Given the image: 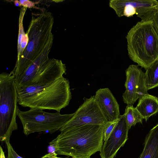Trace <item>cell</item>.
Wrapping results in <instances>:
<instances>
[{
  "instance_id": "obj_1",
  "label": "cell",
  "mask_w": 158,
  "mask_h": 158,
  "mask_svg": "<svg viewBox=\"0 0 158 158\" xmlns=\"http://www.w3.org/2000/svg\"><path fill=\"white\" fill-rule=\"evenodd\" d=\"M104 125H87L60 131V134L49 143L57 155L73 158H89L102 150Z\"/></svg>"
},
{
  "instance_id": "obj_2",
  "label": "cell",
  "mask_w": 158,
  "mask_h": 158,
  "mask_svg": "<svg viewBox=\"0 0 158 158\" xmlns=\"http://www.w3.org/2000/svg\"><path fill=\"white\" fill-rule=\"evenodd\" d=\"M16 89L18 104L30 108L60 112L69 105L72 98L69 82L63 77L51 83L39 85H16Z\"/></svg>"
},
{
  "instance_id": "obj_3",
  "label": "cell",
  "mask_w": 158,
  "mask_h": 158,
  "mask_svg": "<svg viewBox=\"0 0 158 158\" xmlns=\"http://www.w3.org/2000/svg\"><path fill=\"white\" fill-rule=\"evenodd\" d=\"M53 23V16L50 12L44 10L33 15L26 33L28 37L27 45L10 73L15 79L47 48L52 46Z\"/></svg>"
},
{
  "instance_id": "obj_4",
  "label": "cell",
  "mask_w": 158,
  "mask_h": 158,
  "mask_svg": "<svg viewBox=\"0 0 158 158\" xmlns=\"http://www.w3.org/2000/svg\"><path fill=\"white\" fill-rule=\"evenodd\" d=\"M130 59L146 70L158 59V34L152 19L138 22L126 36Z\"/></svg>"
},
{
  "instance_id": "obj_5",
  "label": "cell",
  "mask_w": 158,
  "mask_h": 158,
  "mask_svg": "<svg viewBox=\"0 0 158 158\" xmlns=\"http://www.w3.org/2000/svg\"><path fill=\"white\" fill-rule=\"evenodd\" d=\"M16 85L14 76L3 72L0 74V140H10L12 132L18 129L16 118L18 105Z\"/></svg>"
},
{
  "instance_id": "obj_6",
  "label": "cell",
  "mask_w": 158,
  "mask_h": 158,
  "mask_svg": "<svg viewBox=\"0 0 158 158\" xmlns=\"http://www.w3.org/2000/svg\"><path fill=\"white\" fill-rule=\"evenodd\" d=\"M74 114H62L59 112L52 113L30 108L27 111L19 109L17 116L23 125L24 134L28 135L37 132L52 134L60 131Z\"/></svg>"
},
{
  "instance_id": "obj_7",
  "label": "cell",
  "mask_w": 158,
  "mask_h": 158,
  "mask_svg": "<svg viewBox=\"0 0 158 158\" xmlns=\"http://www.w3.org/2000/svg\"><path fill=\"white\" fill-rule=\"evenodd\" d=\"M109 5L119 17L136 14L143 21L152 19L158 10L156 0H111Z\"/></svg>"
},
{
  "instance_id": "obj_8",
  "label": "cell",
  "mask_w": 158,
  "mask_h": 158,
  "mask_svg": "<svg viewBox=\"0 0 158 158\" xmlns=\"http://www.w3.org/2000/svg\"><path fill=\"white\" fill-rule=\"evenodd\" d=\"M84 102L60 131L87 125H104L107 122L97 104L94 95L84 97Z\"/></svg>"
},
{
  "instance_id": "obj_9",
  "label": "cell",
  "mask_w": 158,
  "mask_h": 158,
  "mask_svg": "<svg viewBox=\"0 0 158 158\" xmlns=\"http://www.w3.org/2000/svg\"><path fill=\"white\" fill-rule=\"evenodd\" d=\"M126 90L123 94L124 102L127 105H133L139 98L148 94L145 74L135 65H130L126 70Z\"/></svg>"
},
{
  "instance_id": "obj_10",
  "label": "cell",
  "mask_w": 158,
  "mask_h": 158,
  "mask_svg": "<svg viewBox=\"0 0 158 158\" xmlns=\"http://www.w3.org/2000/svg\"><path fill=\"white\" fill-rule=\"evenodd\" d=\"M129 130L124 114L120 115L119 121L112 134L103 143L100 153L101 158H114L127 140Z\"/></svg>"
},
{
  "instance_id": "obj_11",
  "label": "cell",
  "mask_w": 158,
  "mask_h": 158,
  "mask_svg": "<svg viewBox=\"0 0 158 158\" xmlns=\"http://www.w3.org/2000/svg\"><path fill=\"white\" fill-rule=\"evenodd\" d=\"M95 101L108 122L113 121L120 116L119 105L110 90L108 88H101L96 92Z\"/></svg>"
},
{
  "instance_id": "obj_12",
  "label": "cell",
  "mask_w": 158,
  "mask_h": 158,
  "mask_svg": "<svg viewBox=\"0 0 158 158\" xmlns=\"http://www.w3.org/2000/svg\"><path fill=\"white\" fill-rule=\"evenodd\" d=\"M50 49L47 48L29 65L19 76L15 79L16 85L28 86L35 77L39 68L49 59Z\"/></svg>"
},
{
  "instance_id": "obj_13",
  "label": "cell",
  "mask_w": 158,
  "mask_h": 158,
  "mask_svg": "<svg viewBox=\"0 0 158 158\" xmlns=\"http://www.w3.org/2000/svg\"><path fill=\"white\" fill-rule=\"evenodd\" d=\"M139 158H158V124L146 135L143 149Z\"/></svg>"
},
{
  "instance_id": "obj_14",
  "label": "cell",
  "mask_w": 158,
  "mask_h": 158,
  "mask_svg": "<svg viewBox=\"0 0 158 158\" xmlns=\"http://www.w3.org/2000/svg\"><path fill=\"white\" fill-rule=\"evenodd\" d=\"M136 108L146 121L158 113V98L148 94H145L139 99Z\"/></svg>"
},
{
  "instance_id": "obj_15",
  "label": "cell",
  "mask_w": 158,
  "mask_h": 158,
  "mask_svg": "<svg viewBox=\"0 0 158 158\" xmlns=\"http://www.w3.org/2000/svg\"><path fill=\"white\" fill-rule=\"evenodd\" d=\"M123 114L129 130L137 123H142L144 119L136 107H134L133 105H127Z\"/></svg>"
},
{
  "instance_id": "obj_16",
  "label": "cell",
  "mask_w": 158,
  "mask_h": 158,
  "mask_svg": "<svg viewBox=\"0 0 158 158\" xmlns=\"http://www.w3.org/2000/svg\"><path fill=\"white\" fill-rule=\"evenodd\" d=\"M145 74L148 90L158 86V59L146 70Z\"/></svg>"
},
{
  "instance_id": "obj_17",
  "label": "cell",
  "mask_w": 158,
  "mask_h": 158,
  "mask_svg": "<svg viewBox=\"0 0 158 158\" xmlns=\"http://www.w3.org/2000/svg\"><path fill=\"white\" fill-rule=\"evenodd\" d=\"M27 8V7L23 6L20 10L19 19V31L18 41V53L17 60H18L19 58L20 45L22 41L23 37V35L25 34L24 30L23 21L24 15Z\"/></svg>"
},
{
  "instance_id": "obj_18",
  "label": "cell",
  "mask_w": 158,
  "mask_h": 158,
  "mask_svg": "<svg viewBox=\"0 0 158 158\" xmlns=\"http://www.w3.org/2000/svg\"><path fill=\"white\" fill-rule=\"evenodd\" d=\"M119 120L118 119L116 120L111 121H107L104 125L103 135V140L106 141L114 131Z\"/></svg>"
},
{
  "instance_id": "obj_19",
  "label": "cell",
  "mask_w": 158,
  "mask_h": 158,
  "mask_svg": "<svg viewBox=\"0 0 158 158\" xmlns=\"http://www.w3.org/2000/svg\"><path fill=\"white\" fill-rule=\"evenodd\" d=\"M8 151V158H23L18 155L14 150L10 140L6 141Z\"/></svg>"
},
{
  "instance_id": "obj_20",
  "label": "cell",
  "mask_w": 158,
  "mask_h": 158,
  "mask_svg": "<svg viewBox=\"0 0 158 158\" xmlns=\"http://www.w3.org/2000/svg\"><path fill=\"white\" fill-rule=\"evenodd\" d=\"M28 37L27 34L26 33H25V34L23 35V36L22 41L21 44L19 52V56L23 53L24 49L27 47L28 43Z\"/></svg>"
},
{
  "instance_id": "obj_21",
  "label": "cell",
  "mask_w": 158,
  "mask_h": 158,
  "mask_svg": "<svg viewBox=\"0 0 158 158\" xmlns=\"http://www.w3.org/2000/svg\"><path fill=\"white\" fill-rule=\"evenodd\" d=\"M152 19L154 28L158 34V10Z\"/></svg>"
},
{
  "instance_id": "obj_22",
  "label": "cell",
  "mask_w": 158,
  "mask_h": 158,
  "mask_svg": "<svg viewBox=\"0 0 158 158\" xmlns=\"http://www.w3.org/2000/svg\"><path fill=\"white\" fill-rule=\"evenodd\" d=\"M20 4L23 6L27 7H30L34 5V3L28 0L19 1Z\"/></svg>"
},
{
  "instance_id": "obj_23",
  "label": "cell",
  "mask_w": 158,
  "mask_h": 158,
  "mask_svg": "<svg viewBox=\"0 0 158 158\" xmlns=\"http://www.w3.org/2000/svg\"><path fill=\"white\" fill-rule=\"evenodd\" d=\"M57 155L55 152L54 151L45 155L42 157L41 158H64L58 157L57 156Z\"/></svg>"
},
{
  "instance_id": "obj_24",
  "label": "cell",
  "mask_w": 158,
  "mask_h": 158,
  "mask_svg": "<svg viewBox=\"0 0 158 158\" xmlns=\"http://www.w3.org/2000/svg\"><path fill=\"white\" fill-rule=\"evenodd\" d=\"M0 158H6L4 152L3 151L2 148L1 146H0Z\"/></svg>"
},
{
  "instance_id": "obj_25",
  "label": "cell",
  "mask_w": 158,
  "mask_h": 158,
  "mask_svg": "<svg viewBox=\"0 0 158 158\" xmlns=\"http://www.w3.org/2000/svg\"></svg>"
}]
</instances>
